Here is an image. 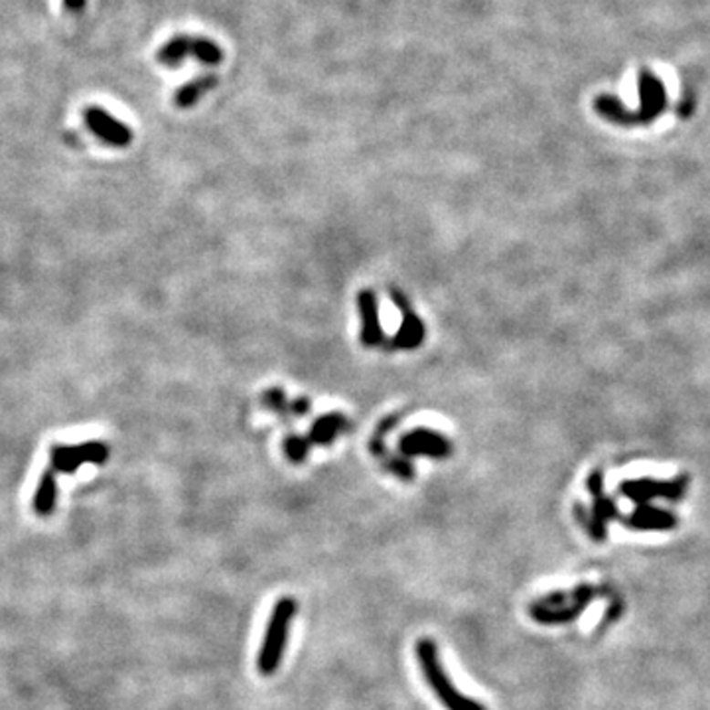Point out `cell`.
Returning a JSON list of instances; mask_svg holds the SVG:
<instances>
[{
	"label": "cell",
	"mask_w": 710,
	"mask_h": 710,
	"mask_svg": "<svg viewBox=\"0 0 710 710\" xmlns=\"http://www.w3.org/2000/svg\"><path fill=\"white\" fill-rule=\"evenodd\" d=\"M261 402L266 411L278 414L283 421L292 419V401H288L283 389H278V387L266 389L265 393L261 395Z\"/></svg>",
	"instance_id": "cell-16"
},
{
	"label": "cell",
	"mask_w": 710,
	"mask_h": 710,
	"mask_svg": "<svg viewBox=\"0 0 710 710\" xmlns=\"http://www.w3.org/2000/svg\"><path fill=\"white\" fill-rule=\"evenodd\" d=\"M640 107L632 111L635 125H652V122L665 113L667 109V91L665 85L655 73L643 69L638 81Z\"/></svg>",
	"instance_id": "cell-8"
},
{
	"label": "cell",
	"mask_w": 710,
	"mask_h": 710,
	"mask_svg": "<svg viewBox=\"0 0 710 710\" xmlns=\"http://www.w3.org/2000/svg\"><path fill=\"white\" fill-rule=\"evenodd\" d=\"M379 462H381L383 464V468L389 472V474H393L395 477H399V480L401 482H412L414 480V466H412V462L409 460V458H405V456H393V454H389V452H387V454L381 458V460H379Z\"/></svg>",
	"instance_id": "cell-18"
},
{
	"label": "cell",
	"mask_w": 710,
	"mask_h": 710,
	"mask_svg": "<svg viewBox=\"0 0 710 710\" xmlns=\"http://www.w3.org/2000/svg\"><path fill=\"white\" fill-rule=\"evenodd\" d=\"M623 525L642 531H667L677 525V517L667 509H659L647 504H640L632 516L623 517Z\"/></svg>",
	"instance_id": "cell-11"
},
{
	"label": "cell",
	"mask_w": 710,
	"mask_h": 710,
	"mask_svg": "<svg viewBox=\"0 0 710 710\" xmlns=\"http://www.w3.org/2000/svg\"><path fill=\"white\" fill-rule=\"evenodd\" d=\"M389 297L402 314V322H401L399 332L393 336V339H391L389 348L399 350V351L419 350L426 338L424 322L421 320L419 314L412 310L411 300L402 295L399 288H389Z\"/></svg>",
	"instance_id": "cell-7"
},
{
	"label": "cell",
	"mask_w": 710,
	"mask_h": 710,
	"mask_svg": "<svg viewBox=\"0 0 710 710\" xmlns=\"http://www.w3.org/2000/svg\"><path fill=\"white\" fill-rule=\"evenodd\" d=\"M83 120L88 129L95 134L97 139H101L105 144L115 146V149H125L132 142V131L125 122L113 117L103 107L89 105L83 109Z\"/></svg>",
	"instance_id": "cell-9"
},
{
	"label": "cell",
	"mask_w": 710,
	"mask_h": 710,
	"mask_svg": "<svg viewBox=\"0 0 710 710\" xmlns=\"http://www.w3.org/2000/svg\"><path fill=\"white\" fill-rule=\"evenodd\" d=\"M310 446L312 443L308 440V436H298V434H288L283 443L285 456L292 464H304L310 454Z\"/></svg>",
	"instance_id": "cell-17"
},
{
	"label": "cell",
	"mask_w": 710,
	"mask_h": 710,
	"mask_svg": "<svg viewBox=\"0 0 710 710\" xmlns=\"http://www.w3.org/2000/svg\"><path fill=\"white\" fill-rule=\"evenodd\" d=\"M358 310L361 320L360 339L365 348H379L385 344V332L379 322V302L375 292L365 288L358 295Z\"/></svg>",
	"instance_id": "cell-10"
},
{
	"label": "cell",
	"mask_w": 710,
	"mask_h": 710,
	"mask_svg": "<svg viewBox=\"0 0 710 710\" xmlns=\"http://www.w3.org/2000/svg\"><path fill=\"white\" fill-rule=\"evenodd\" d=\"M589 602L590 600H579V602H572L570 606H565V608H560V606L548 608V606L535 602L529 608V614L538 623H545V626H557V623H567L574 618H579L582 608H586V604Z\"/></svg>",
	"instance_id": "cell-14"
},
{
	"label": "cell",
	"mask_w": 710,
	"mask_h": 710,
	"mask_svg": "<svg viewBox=\"0 0 710 710\" xmlns=\"http://www.w3.org/2000/svg\"><path fill=\"white\" fill-rule=\"evenodd\" d=\"M348 431H350V421L346 416L341 412H329V414H322L320 419L314 421L308 440L314 446H329L334 444V440L339 434H344Z\"/></svg>",
	"instance_id": "cell-12"
},
{
	"label": "cell",
	"mask_w": 710,
	"mask_h": 710,
	"mask_svg": "<svg viewBox=\"0 0 710 710\" xmlns=\"http://www.w3.org/2000/svg\"><path fill=\"white\" fill-rule=\"evenodd\" d=\"M85 5H88V0H64V8L69 12V15H81L85 10Z\"/></svg>",
	"instance_id": "cell-23"
},
{
	"label": "cell",
	"mask_w": 710,
	"mask_h": 710,
	"mask_svg": "<svg viewBox=\"0 0 710 710\" xmlns=\"http://www.w3.org/2000/svg\"><path fill=\"white\" fill-rule=\"evenodd\" d=\"M56 472L47 466L40 477V484H38V489H36L34 494V501H32V507L36 511V516L40 517H47L52 516L54 509H56V501H57V480H56Z\"/></svg>",
	"instance_id": "cell-15"
},
{
	"label": "cell",
	"mask_w": 710,
	"mask_h": 710,
	"mask_svg": "<svg viewBox=\"0 0 710 710\" xmlns=\"http://www.w3.org/2000/svg\"><path fill=\"white\" fill-rule=\"evenodd\" d=\"M217 76L215 73H205V76H198L195 79L183 83L182 88L174 93V105L178 109H190L198 103L204 95L210 93L217 88Z\"/></svg>",
	"instance_id": "cell-13"
},
{
	"label": "cell",
	"mask_w": 710,
	"mask_h": 710,
	"mask_svg": "<svg viewBox=\"0 0 710 710\" xmlns=\"http://www.w3.org/2000/svg\"><path fill=\"white\" fill-rule=\"evenodd\" d=\"M186 57L198 59L204 66H217L224 61V50L222 46L210 38H204V36L178 34L164 42L156 52L158 64L166 68H180Z\"/></svg>",
	"instance_id": "cell-3"
},
{
	"label": "cell",
	"mask_w": 710,
	"mask_h": 710,
	"mask_svg": "<svg viewBox=\"0 0 710 710\" xmlns=\"http://www.w3.org/2000/svg\"><path fill=\"white\" fill-rule=\"evenodd\" d=\"M416 659H419L426 684L433 689L436 699L446 706V710H486L482 703L468 699L466 694L452 684L433 640H421L416 643Z\"/></svg>",
	"instance_id": "cell-1"
},
{
	"label": "cell",
	"mask_w": 710,
	"mask_h": 710,
	"mask_svg": "<svg viewBox=\"0 0 710 710\" xmlns=\"http://www.w3.org/2000/svg\"><path fill=\"white\" fill-rule=\"evenodd\" d=\"M574 517L579 519V523L582 525V527L586 529V533H589L594 541H604L606 538V525H600L598 521L592 519V513H589V509H586L580 501H577L574 504Z\"/></svg>",
	"instance_id": "cell-19"
},
{
	"label": "cell",
	"mask_w": 710,
	"mask_h": 710,
	"mask_svg": "<svg viewBox=\"0 0 710 710\" xmlns=\"http://www.w3.org/2000/svg\"><path fill=\"white\" fill-rule=\"evenodd\" d=\"M297 616V600L292 596H283L275 604L271 618H268L265 638L261 643L259 657H256V667L265 677L273 675L280 667V661L287 652V643L290 638L292 620Z\"/></svg>",
	"instance_id": "cell-2"
},
{
	"label": "cell",
	"mask_w": 710,
	"mask_h": 710,
	"mask_svg": "<svg viewBox=\"0 0 710 710\" xmlns=\"http://www.w3.org/2000/svg\"><path fill=\"white\" fill-rule=\"evenodd\" d=\"M399 452L405 458L428 456L433 460H446L454 452L450 438L431 428H414L399 438Z\"/></svg>",
	"instance_id": "cell-6"
},
{
	"label": "cell",
	"mask_w": 710,
	"mask_h": 710,
	"mask_svg": "<svg viewBox=\"0 0 710 710\" xmlns=\"http://www.w3.org/2000/svg\"><path fill=\"white\" fill-rule=\"evenodd\" d=\"M109 458V446L103 440H88L83 444H54L50 448V468L56 474H73L85 464L101 466Z\"/></svg>",
	"instance_id": "cell-4"
},
{
	"label": "cell",
	"mask_w": 710,
	"mask_h": 710,
	"mask_svg": "<svg viewBox=\"0 0 710 710\" xmlns=\"http://www.w3.org/2000/svg\"><path fill=\"white\" fill-rule=\"evenodd\" d=\"M620 516L614 501H611L610 497L606 496H600V497H594V506H592V519L598 521L600 525H606V521L610 519H616Z\"/></svg>",
	"instance_id": "cell-20"
},
{
	"label": "cell",
	"mask_w": 710,
	"mask_h": 710,
	"mask_svg": "<svg viewBox=\"0 0 710 710\" xmlns=\"http://www.w3.org/2000/svg\"><path fill=\"white\" fill-rule=\"evenodd\" d=\"M586 489H589L592 497L604 496V472L602 470L590 472V475L586 477Z\"/></svg>",
	"instance_id": "cell-21"
},
{
	"label": "cell",
	"mask_w": 710,
	"mask_h": 710,
	"mask_svg": "<svg viewBox=\"0 0 710 710\" xmlns=\"http://www.w3.org/2000/svg\"><path fill=\"white\" fill-rule=\"evenodd\" d=\"M310 399L308 397H298L292 401V416H306L310 412Z\"/></svg>",
	"instance_id": "cell-22"
},
{
	"label": "cell",
	"mask_w": 710,
	"mask_h": 710,
	"mask_svg": "<svg viewBox=\"0 0 710 710\" xmlns=\"http://www.w3.org/2000/svg\"><path fill=\"white\" fill-rule=\"evenodd\" d=\"M689 487V475L681 474L673 480H652V477H640V480H628L621 482L620 492L621 496H626L628 499L635 501V504H647L655 497H665L669 501H679L683 496L687 494Z\"/></svg>",
	"instance_id": "cell-5"
}]
</instances>
